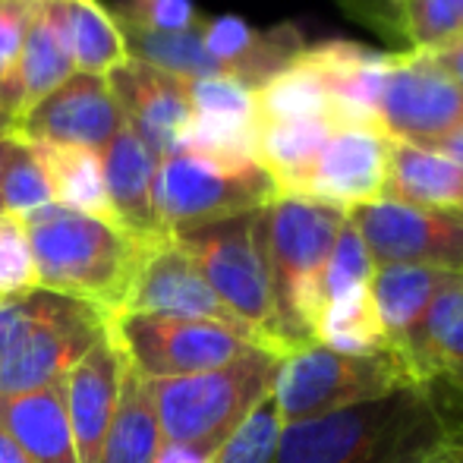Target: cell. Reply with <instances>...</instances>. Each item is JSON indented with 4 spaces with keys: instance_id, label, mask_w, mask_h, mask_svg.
<instances>
[{
    "instance_id": "5bb4252c",
    "label": "cell",
    "mask_w": 463,
    "mask_h": 463,
    "mask_svg": "<svg viewBox=\"0 0 463 463\" xmlns=\"http://www.w3.org/2000/svg\"><path fill=\"white\" fill-rule=\"evenodd\" d=\"M120 312H142V316H174V318H205L250 331L227 312V306L214 297L208 280L195 269V262L177 246L174 237L155 240L146 246L136 278L127 290ZM252 337V335H250Z\"/></svg>"
},
{
    "instance_id": "1f68e13d",
    "label": "cell",
    "mask_w": 463,
    "mask_h": 463,
    "mask_svg": "<svg viewBox=\"0 0 463 463\" xmlns=\"http://www.w3.org/2000/svg\"><path fill=\"white\" fill-rule=\"evenodd\" d=\"M280 429L284 420L275 407V397L269 394L221 441V448L212 454V463H275Z\"/></svg>"
},
{
    "instance_id": "603a6c76",
    "label": "cell",
    "mask_w": 463,
    "mask_h": 463,
    "mask_svg": "<svg viewBox=\"0 0 463 463\" xmlns=\"http://www.w3.org/2000/svg\"><path fill=\"white\" fill-rule=\"evenodd\" d=\"M0 426L29 463H80L63 403V382L19 397H0Z\"/></svg>"
},
{
    "instance_id": "ab89813d",
    "label": "cell",
    "mask_w": 463,
    "mask_h": 463,
    "mask_svg": "<svg viewBox=\"0 0 463 463\" xmlns=\"http://www.w3.org/2000/svg\"><path fill=\"white\" fill-rule=\"evenodd\" d=\"M429 388H432L435 401H439L441 413L451 426V435H448V445L426 463H463V391L445 382H432Z\"/></svg>"
},
{
    "instance_id": "cb8c5ba5",
    "label": "cell",
    "mask_w": 463,
    "mask_h": 463,
    "mask_svg": "<svg viewBox=\"0 0 463 463\" xmlns=\"http://www.w3.org/2000/svg\"><path fill=\"white\" fill-rule=\"evenodd\" d=\"M42 6L61 29L76 73L108 76L129 61L114 13L98 0H42Z\"/></svg>"
},
{
    "instance_id": "83f0119b",
    "label": "cell",
    "mask_w": 463,
    "mask_h": 463,
    "mask_svg": "<svg viewBox=\"0 0 463 463\" xmlns=\"http://www.w3.org/2000/svg\"><path fill=\"white\" fill-rule=\"evenodd\" d=\"M114 23L127 44V54L142 61L155 70H165L180 80H208V76H224L221 63L208 54L199 29L193 32H158L133 23L123 13H114Z\"/></svg>"
},
{
    "instance_id": "30bf717a",
    "label": "cell",
    "mask_w": 463,
    "mask_h": 463,
    "mask_svg": "<svg viewBox=\"0 0 463 463\" xmlns=\"http://www.w3.org/2000/svg\"><path fill=\"white\" fill-rule=\"evenodd\" d=\"M463 127V89L432 54H391L378 92V129L388 139L435 146Z\"/></svg>"
},
{
    "instance_id": "d6986e66",
    "label": "cell",
    "mask_w": 463,
    "mask_h": 463,
    "mask_svg": "<svg viewBox=\"0 0 463 463\" xmlns=\"http://www.w3.org/2000/svg\"><path fill=\"white\" fill-rule=\"evenodd\" d=\"M448 278L451 271L426 269V265H378L372 275L369 290L378 318H382L384 344L403 372H407V360L413 354L429 303Z\"/></svg>"
},
{
    "instance_id": "2e32d148",
    "label": "cell",
    "mask_w": 463,
    "mask_h": 463,
    "mask_svg": "<svg viewBox=\"0 0 463 463\" xmlns=\"http://www.w3.org/2000/svg\"><path fill=\"white\" fill-rule=\"evenodd\" d=\"M120 347L114 337L104 331V337L63 375V403H67V420L73 429V445L80 463H98L104 451L110 420L117 410L123 375Z\"/></svg>"
},
{
    "instance_id": "f546056e",
    "label": "cell",
    "mask_w": 463,
    "mask_h": 463,
    "mask_svg": "<svg viewBox=\"0 0 463 463\" xmlns=\"http://www.w3.org/2000/svg\"><path fill=\"white\" fill-rule=\"evenodd\" d=\"M256 114L259 123L309 120V117L335 120V114H331V89L325 82V76L303 61V51H299L290 67H284L262 89H256Z\"/></svg>"
},
{
    "instance_id": "b9f144b4",
    "label": "cell",
    "mask_w": 463,
    "mask_h": 463,
    "mask_svg": "<svg viewBox=\"0 0 463 463\" xmlns=\"http://www.w3.org/2000/svg\"><path fill=\"white\" fill-rule=\"evenodd\" d=\"M155 463H212V458H205V454L193 451V448L186 445H174V441H165L158 451V458Z\"/></svg>"
},
{
    "instance_id": "60d3db41",
    "label": "cell",
    "mask_w": 463,
    "mask_h": 463,
    "mask_svg": "<svg viewBox=\"0 0 463 463\" xmlns=\"http://www.w3.org/2000/svg\"><path fill=\"white\" fill-rule=\"evenodd\" d=\"M432 57H435V63H439V67L463 89V38L458 44H451V48L439 51V54H432Z\"/></svg>"
},
{
    "instance_id": "4dcf8cb0",
    "label": "cell",
    "mask_w": 463,
    "mask_h": 463,
    "mask_svg": "<svg viewBox=\"0 0 463 463\" xmlns=\"http://www.w3.org/2000/svg\"><path fill=\"white\" fill-rule=\"evenodd\" d=\"M463 38V0H397V54H439Z\"/></svg>"
},
{
    "instance_id": "d590c367",
    "label": "cell",
    "mask_w": 463,
    "mask_h": 463,
    "mask_svg": "<svg viewBox=\"0 0 463 463\" xmlns=\"http://www.w3.org/2000/svg\"><path fill=\"white\" fill-rule=\"evenodd\" d=\"M193 114L233 117V120H259L256 92L231 76H208V80H186Z\"/></svg>"
},
{
    "instance_id": "bcb514c9",
    "label": "cell",
    "mask_w": 463,
    "mask_h": 463,
    "mask_svg": "<svg viewBox=\"0 0 463 463\" xmlns=\"http://www.w3.org/2000/svg\"><path fill=\"white\" fill-rule=\"evenodd\" d=\"M13 127H16V117L0 104V136H13Z\"/></svg>"
},
{
    "instance_id": "4316f807",
    "label": "cell",
    "mask_w": 463,
    "mask_h": 463,
    "mask_svg": "<svg viewBox=\"0 0 463 463\" xmlns=\"http://www.w3.org/2000/svg\"><path fill=\"white\" fill-rule=\"evenodd\" d=\"M29 148L35 152L38 165H42L44 177H48L54 205L114 221L108 189H104L101 152L80 146H44V142Z\"/></svg>"
},
{
    "instance_id": "8d00e7d4",
    "label": "cell",
    "mask_w": 463,
    "mask_h": 463,
    "mask_svg": "<svg viewBox=\"0 0 463 463\" xmlns=\"http://www.w3.org/2000/svg\"><path fill=\"white\" fill-rule=\"evenodd\" d=\"M127 19L158 32H193L202 25V13L193 0H129V10H120Z\"/></svg>"
},
{
    "instance_id": "8992f818",
    "label": "cell",
    "mask_w": 463,
    "mask_h": 463,
    "mask_svg": "<svg viewBox=\"0 0 463 463\" xmlns=\"http://www.w3.org/2000/svg\"><path fill=\"white\" fill-rule=\"evenodd\" d=\"M403 384L413 382L388 350L378 356H347L322 344H306L280 356L271 397L280 420L299 422L375 401Z\"/></svg>"
},
{
    "instance_id": "3957f363",
    "label": "cell",
    "mask_w": 463,
    "mask_h": 463,
    "mask_svg": "<svg viewBox=\"0 0 463 463\" xmlns=\"http://www.w3.org/2000/svg\"><path fill=\"white\" fill-rule=\"evenodd\" d=\"M347 214L299 195H275L262 208V240L284 354L316 344L322 275Z\"/></svg>"
},
{
    "instance_id": "f35d334b",
    "label": "cell",
    "mask_w": 463,
    "mask_h": 463,
    "mask_svg": "<svg viewBox=\"0 0 463 463\" xmlns=\"http://www.w3.org/2000/svg\"><path fill=\"white\" fill-rule=\"evenodd\" d=\"M35 0H0V89L13 80Z\"/></svg>"
},
{
    "instance_id": "8fae6325",
    "label": "cell",
    "mask_w": 463,
    "mask_h": 463,
    "mask_svg": "<svg viewBox=\"0 0 463 463\" xmlns=\"http://www.w3.org/2000/svg\"><path fill=\"white\" fill-rule=\"evenodd\" d=\"M375 265H426L463 275V212L378 199L347 214Z\"/></svg>"
},
{
    "instance_id": "52a82bcc",
    "label": "cell",
    "mask_w": 463,
    "mask_h": 463,
    "mask_svg": "<svg viewBox=\"0 0 463 463\" xmlns=\"http://www.w3.org/2000/svg\"><path fill=\"white\" fill-rule=\"evenodd\" d=\"M108 335L120 347L123 360L146 382L221 369L250 356L252 350H265L231 325L205 322V318L142 316V312L110 316Z\"/></svg>"
},
{
    "instance_id": "4fadbf2b",
    "label": "cell",
    "mask_w": 463,
    "mask_h": 463,
    "mask_svg": "<svg viewBox=\"0 0 463 463\" xmlns=\"http://www.w3.org/2000/svg\"><path fill=\"white\" fill-rule=\"evenodd\" d=\"M391 139L378 129L337 127L299 184V199L350 214L384 195Z\"/></svg>"
},
{
    "instance_id": "d4e9b609",
    "label": "cell",
    "mask_w": 463,
    "mask_h": 463,
    "mask_svg": "<svg viewBox=\"0 0 463 463\" xmlns=\"http://www.w3.org/2000/svg\"><path fill=\"white\" fill-rule=\"evenodd\" d=\"M337 129L328 117H309V120H280L259 123L256 129V161L278 195H297L306 171L312 167L316 155Z\"/></svg>"
},
{
    "instance_id": "f1b7e54d",
    "label": "cell",
    "mask_w": 463,
    "mask_h": 463,
    "mask_svg": "<svg viewBox=\"0 0 463 463\" xmlns=\"http://www.w3.org/2000/svg\"><path fill=\"white\" fill-rule=\"evenodd\" d=\"M316 344L347 356H378L388 350L369 287L350 290L322 306V316L316 325Z\"/></svg>"
},
{
    "instance_id": "9c48e42d",
    "label": "cell",
    "mask_w": 463,
    "mask_h": 463,
    "mask_svg": "<svg viewBox=\"0 0 463 463\" xmlns=\"http://www.w3.org/2000/svg\"><path fill=\"white\" fill-rule=\"evenodd\" d=\"M108 312L92 303L51 293L42 316L0 363V397H19L63 382L70 369L108 331Z\"/></svg>"
},
{
    "instance_id": "44dd1931",
    "label": "cell",
    "mask_w": 463,
    "mask_h": 463,
    "mask_svg": "<svg viewBox=\"0 0 463 463\" xmlns=\"http://www.w3.org/2000/svg\"><path fill=\"white\" fill-rule=\"evenodd\" d=\"M73 73L76 63L70 57L61 29L42 6V0H35L13 80L0 89V104L19 120L25 110L35 108L42 98H48L57 86H63Z\"/></svg>"
},
{
    "instance_id": "836d02e7",
    "label": "cell",
    "mask_w": 463,
    "mask_h": 463,
    "mask_svg": "<svg viewBox=\"0 0 463 463\" xmlns=\"http://www.w3.org/2000/svg\"><path fill=\"white\" fill-rule=\"evenodd\" d=\"M51 202L54 199H51L48 177H44L35 152L23 142L6 165L4 177H0V214L25 218V214L38 212Z\"/></svg>"
},
{
    "instance_id": "7402d4cb",
    "label": "cell",
    "mask_w": 463,
    "mask_h": 463,
    "mask_svg": "<svg viewBox=\"0 0 463 463\" xmlns=\"http://www.w3.org/2000/svg\"><path fill=\"white\" fill-rule=\"evenodd\" d=\"M413 384L445 382L463 391V275H451L432 297L407 360Z\"/></svg>"
},
{
    "instance_id": "ffe728a7",
    "label": "cell",
    "mask_w": 463,
    "mask_h": 463,
    "mask_svg": "<svg viewBox=\"0 0 463 463\" xmlns=\"http://www.w3.org/2000/svg\"><path fill=\"white\" fill-rule=\"evenodd\" d=\"M382 199L435 212H463V167L432 146L391 139Z\"/></svg>"
},
{
    "instance_id": "7a4b0ae2",
    "label": "cell",
    "mask_w": 463,
    "mask_h": 463,
    "mask_svg": "<svg viewBox=\"0 0 463 463\" xmlns=\"http://www.w3.org/2000/svg\"><path fill=\"white\" fill-rule=\"evenodd\" d=\"M23 224L42 290L92 303L108 316L120 312L146 256V240L133 237L110 218L54 202L25 214Z\"/></svg>"
},
{
    "instance_id": "d6a6232c",
    "label": "cell",
    "mask_w": 463,
    "mask_h": 463,
    "mask_svg": "<svg viewBox=\"0 0 463 463\" xmlns=\"http://www.w3.org/2000/svg\"><path fill=\"white\" fill-rule=\"evenodd\" d=\"M375 259H372L369 246L363 243L360 231L354 227V221H344L341 233H337L335 246H331L328 265H325L322 275V297L325 303L335 297H344L350 290H360V287L372 284V275H375Z\"/></svg>"
},
{
    "instance_id": "e0dca14e",
    "label": "cell",
    "mask_w": 463,
    "mask_h": 463,
    "mask_svg": "<svg viewBox=\"0 0 463 463\" xmlns=\"http://www.w3.org/2000/svg\"><path fill=\"white\" fill-rule=\"evenodd\" d=\"M199 35L208 54L221 63L224 76L243 82L252 92L262 89L284 67H290L293 57L309 44L303 32L290 23H280L275 29H252L240 16L202 19Z\"/></svg>"
},
{
    "instance_id": "ba28073f",
    "label": "cell",
    "mask_w": 463,
    "mask_h": 463,
    "mask_svg": "<svg viewBox=\"0 0 463 463\" xmlns=\"http://www.w3.org/2000/svg\"><path fill=\"white\" fill-rule=\"evenodd\" d=\"M275 195V184L259 165L227 167L184 148L158 161L155 202L167 237L233 214L256 212Z\"/></svg>"
},
{
    "instance_id": "74e56055",
    "label": "cell",
    "mask_w": 463,
    "mask_h": 463,
    "mask_svg": "<svg viewBox=\"0 0 463 463\" xmlns=\"http://www.w3.org/2000/svg\"><path fill=\"white\" fill-rule=\"evenodd\" d=\"M48 299L51 290H42V287H35L29 293H19V297L0 299V363L10 356V350L19 344V337L42 316Z\"/></svg>"
},
{
    "instance_id": "7c38bea8",
    "label": "cell",
    "mask_w": 463,
    "mask_h": 463,
    "mask_svg": "<svg viewBox=\"0 0 463 463\" xmlns=\"http://www.w3.org/2000/svg\"><path fill=\"white\" fill-rule=\"evenodd\" d=\"M127 127L108 76L73 73L63 86L29 108L13 127L25 146H80L101 152L117 129Z\"/></svg>"
},
{
    "instance_id": "e575fe53",
    "label": "cell",
    "mask_w": 463,
    "mask_h": 463,
    "mask_svg": "<svg viewBox=\"0 0 463 463\" xmlns=\"http://www.w3.org/2000/svg\"><path fill=\"white\" fill-rule=\"evenodd\" d=\"M38 287L29 237L23 218L0 214V299L19 297Z\"/></svg>"
},
{
    "instance_id": "5b68a950",
    "label": "cell",
    "mask_w": 463,
    "mask_h": 463,
    "mask_svg": "<svg viewBox=\"0 0 463 463\" xmlns=\"http://www.w3.org/2000/svg\"><path fill=\"white\" fill-rule=\"evenodd\" d=\"M265 208V205H262ZM262 208L174 233L177 246L195 262L214 297L252 335L259 347L287 356L278 337L275 297L262 240Z\"/></svg>"
},
{
    "instance_id": "ac0fdd59",
    "label": "cell",
    "mask_w": 463,
    "mask_h": 463,
    "mask_svg": "<svg viewBox=\"0 0 463 463\" xmlns=\"http://www.w3.org/2000/svg\"><path fill=\"white\" fill-rule=\"evenodd\" d=\"M104 189H108L110 214L133 237L155 243L165 240L158 218L155 184H158V158L129 127H120L117 136L101 148Z\"/></svg>"
},
{
    "instance_id": "484cf974",
    "label": "cell",
    "mask_w": 463,
    "mask_h": 463,
    "mask_svg": "<svg viewBox=\"0 0 463 463\" xmlns=\"http://www.w3.org/2000/svg\"><path fill=\"white\" fill-rule=\"evenodd\" d=\"M165 435L152 403V388L133 366H123L117 410L110 420L104 451L98 463H155Z\"/></svg>"
},
{
    "instance_id": "7bdbcfd3",
    "label": "cell",
    "mask_w": 463,
    "mask_h": 463,
    "mask_svg": "<svg viewBox=\"0 0 463 463\" xmlns=\"http://www.w3.org/2000/svg\"><path fill=\"white\" fill-rule=\"evenodd\" d=\"M432 148H439V152H445L451 161H458V165L463 167V127L454 129L451 136H445L441 142H435Z\"/></svg>"
},
{
    "instance_id": "9a60e30c",
    "label": "cell",
    "mask_w": 463,
    "mask_h": 463,
    "mask_svg": "<svg viewBox=\"0 0 463 463\" xmlns=\"http://www.w3.org/2000/svg\"><path fill=\"white\" fill-rule=\"evenodd\" d=\"M108 86L120 104L127 127L146 142L155 158L161 161L180 146L189 120H193L186 80L129 57L127 63L110 70Z\"/></svg>"
},
{
    "instance_id": "f6af8a7d",
    "label": "cell",
    "mask_w": 463,
    "mask_h": 463,
    "mask_svg": "<svg viewBox=\"0 0 463 463\" xmlns=\"http://www.w3.org/2000/svg\"><path fill=\"white\" fill-rule=\"evenodd\" d=\"M19 146H23V139H16V136H0V177H4L6 165H10V158L16 155Z\"/></svg>"
},
{
    "instance_id": "277c9868",
    "label": "cell",
    "mask_w": 463,
    "mask_h": 463,
    "mask_svg": "<svg viewBox=\"0 0 463 463\" xmlns=\"http://www.w3.org/2000/svg\"><path fill=\"white\" fill-rule=\"evenodd\" d=\"M278 363L280 356L271 350H252L231 366L148 382L165 441L212 458L250 410L271 394Z\"/></svg>"
},
{
    "instance_id": "ee69618b",
    "label": "cell",
    "mask_w": 463,
    "mask_h": 463,
    "mask_svg": "<svg viewBox=\"0 0 463 463\" xmlns=\"http://www.w3.org/2000/svg\"><path fill=\"white\" fill-rule=\"evenodd\" d=\"M0 463H29V460H25V454L19 451V445L10 439V432H6L4 426H0Z\"/></svg>"
},
{
    "instance_id": "6da1fadb",
    "label": "cell",
    "mask_w": 463,
    "mask_h": 463,
    "mask_svg": "<svg viewBox=\"0 0 463 463\" xmlns=\"http://www.w3.org/2000/svg\"><path fill=\"white\" fill-rule=\"evenodd\" d=\"M448 435L432 388L403 384L356 407L284 422L275 463H426Z\"/></svg>"
}]
</instances>
